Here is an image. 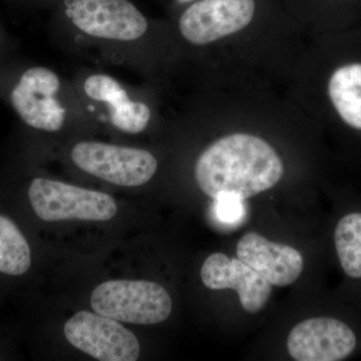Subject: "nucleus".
Listing matches in <instances>:
<instances>
[{
	"label": "nucleus",
	"mask_w": 361,
	"mask_h": 361,
	"mask_svg": "<svg viewBox=\"0 0 361 361\" xmlns=\"http://www.w3.org/2000/svg\"><path fill=\"white\" fill-rule=\"evenodd\" d=\"M283 173V163L275 149L248 134L221 137L201 154L195 166L197 184L212 199L220 193H233L245 200L274 187Z\"/></svg>",
	"instance_id": "f257e3e1"
},
{
	"label": "nucleus",
	"mask_w": 361,
	"mask_h": 361,
	"mask_svg": "<svg viewBox=\"0 0 361 361\" xmlns=\"http://www.w3.org/2000/svg\"><path fill=\"white\" fill-rule=\"evenodd\" d=\"M94 312L120 322L149 325L165 322L172 312L167 290L146 280H111L90 295Z\"/></svg>",
	"instance_id": "f03ea898"
},
{
	"label": "nucleus",
	"mask_w": 361,
	"mask_h": 361,
	"mask_svg": "<svg viewBox=\"0 0 361 361\" xmlns=\"http://www.w3.org/2000/svg\"><path fill=\"white\" fill-rule=\"evenodd\" d=\"M78 32L92 39L134 42L148 32L146 16L130 0H56Z\"/></svg>",
	"instance_id": "7ed1b4c3"
},
{
	"label": "nucleus",
	"mask_w": 361,
	"mask_h": 361,
	"mask_svg": "<svg viewBox=\"0 0 361 361\" xmlns=\"http://www.w3.org/2000/svg\"><path fill=\"white\" fill-rule=\"evenodd\" d=\"M71 158L87 174L121 187L142 186L158 169V161L146 149L97 141L78 142Z\"/></svg>",
	"instance_id": "20e7f679"
},
{
	"label": "nucleus",
	"mask_w": 361,
	"mask_h": 361,
	"mask_svg": "<svg viewBox=\"0 0 361 361\" xmlns=\"http://www.w3.org/2000/svg\"><path fill=\"white\" fill-rule=\"evenodd\" d=\"M28 197L37 217L47 222L108 221L118 212L110 195L44 178L32 180Z\"/></svg>",
	"instance_id": "39448f33"
},
{
	"label": "nucleus",
	"mask_w": 361,
	"mask_h": 361,
	"mask_svg": "<svg viewBox=\"0 0 361 361\" xmlns=\"http://www.w3.org/2000/svg\"><path fill=\"white\" fill-rule=\"evenodd\" d=\"M63 334L71 345L101 361H135L141 346L118 320L82 310L66 322Z\"/></svg>",
	"instance_id": "423d86ee"
},
{
	"label": "nucleus",
	"mask_w": 361,
	"mask_h": 361,
	"mask_svg": "<svg viewBox=\"0 0 361 361\" xmlns=\"http://www.w3.org/2000/svg\"><path fill=\"white\" fill-rule=\"evenodd\" d=\"M61 85L59 75L49 68H30L11 92L14 110L33 129L59 132L63 129L66 116L65 106L58 99Z\"/></svg>",
	"instance_id": "0eeeda50"
},
{
	"label": "nucleus",
	"mask_w": 361,
	"mask_h": 361,
	"mask_svg": "<svg viewBox=\"0 0 361 361\" xmlns=\"http://www.w3.org/2000/svg\"><path fill=\"white\" fill-rule=\"evenodd\" d=\"M254 13L255 0H199L180 16L179 30L190 44L205 45L243 30Z\"/></svg>",
	"instance_id": "6e6552de"
},
{
	"label": "nucleus",
	"mask_w": 361,
	"mask_h": 361,
	"mask_svg": "<svg viewBox=\"0 0 361 361\" xmlns=\"http://www.w3.org/2000/svg\"><path fill=\"white\" fill-rule=\"evenodd\" d=\"M356 336L341 320L316 317L292 329L287 339L289 355L297 361H339L353 353Z\"/></svg>",
	"instance_id": "1a4fd4ad"
},
{
	"label": "nucleus",
	"mask_w": 361,
	"mask_h": 361,
	"mask_svg": "<svg viewBox=\"0 0 361 361\" xmlns=\"http://www.w3.org/2000/svg\"><path fill=\"white\" fill-rule=\"evenodd\" d=\"M201 279L207 288L212 290H236L243 310L253 314L265 307L272 292V285L250 266L223 253H214L206 259Z\"/></svg>",
	"instance_id": "9d476101"
},
{
	"label": "nucleus",
	"mask_w": 361,
	"mask_h": 361,
	"mask_svg": "<svg viewBox=\"0 0 361 361\" xmlns=\"http://www.w3.org/2000/svg\"><path fill=\"white\" fill-rule=\"evenodd\" d=\"M237 255L274 286L294 283L303 270L300 252L290 246L271 242L255 232L246 233L239 240Z\"/></svg>",
	"instance_id": "9b49d317"
},
{
	"label": "nucleus",
	"mask_w": 361,
	"mask_h": 361,
	"mask_svg": "<svg viewBox=\"0 0 361 361\" xmlns=\"http://www.w3.org/2000/svg\"><path fill=\"white\" fill-rule=\"evenodd\" d=\"M85 96L103 104L109 111L111 125L126 134L137 135L148 128L151 109L135 101L118 80L106 73H94L85 78Z\"/></svg>",
	"instance_id": "f8f14e48"
},
{
	"label": "nucleus",
	"mask_w": 361,
	"mask_h": 361,
	"mask_svg": "<svg viewBox=\"0 0 361 361\" xmlns=\"http://www.w3.org/2000/svg\"><path fill=\"white\" fill-rule=\"evenodd\" d=\"M32 265L30 245L13 221L0 215V272L20 276Z\"/></svg>",
	"instance_id": "ddd939ff"
},
{
	"label": "nucleus",
	"mask_w": 361,
	"mask_h": 361,
	"mask_svg": "<svg viewBox=\"0 0 361 361\" xmlns=\"http://www.w3.org/2000/svg\"><path fill=\"white\" fill-rule=\"evenodd\" d=\"M334 241L342 269L349 277L361 278V213L348 214L339 221Z\"/></svg>",
	"instance_id": "4468645a"
},
{
	"label": "nucleus",
	"mask_w": 361,
	"mask_h": 361,
	"mask_svg": "<svg viewBox=\"0 0 361 361\" xmlns=\"http://www.w3.org/2000/svg\"><path fill=\"white\" fill-rule=\"evenodd\" d=\"M216 219L228 226L239 225L246 216L244 199L233 193H220L214 198Z\"/></svg>",
	"instance_id": "2eb2a0df"
},
{
	"label": "nucleus",
	"mask_w": 361,
	"mask_h": 361,
	"mask_svg": "<svg viewBox=\"0 0 361 361\" xmlns=\"http://www.w3.org/2000/svg\"><path fill=\"white\" fill-rule=\"evenodd\" d=\"M180 2H188L190 1V0H179Z\"/></svg>",
	"instance_id": "dca6fc26"
}]
</instances>
